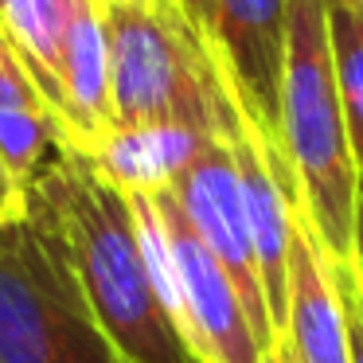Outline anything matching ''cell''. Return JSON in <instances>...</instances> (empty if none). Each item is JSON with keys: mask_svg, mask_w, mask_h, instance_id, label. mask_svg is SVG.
I'll return each mask as SVG.
<instances>
[{"mask_svg": "<svg viewBox=\"0 0 363 363\" xmlns=\"http://www.w3.org/2000/svg\"><path fill=\"white\" fill-rule=\"evenodd\" d=\"M359 4H363V0H359Z\"/></svg>", "mask_w": 363, "mask_h": 363, "instance_id": "603a6c76", "label": "cell"}, {"mask_svg": "<svg viewBox=\"0 0 363 363\" xmlns=\"http://www.w3.org/2000/svg\"><path fill=\"white\" fill-rule=\"evenodd\" d=\"M32 215V188L0 157V227H16Z\"/></svg>", "mask_w": 363, "mask_h": 363, "instance_id": "9a60e30c", "label": "cell"}, {"mask_svg": "<svg viewBox=\"0 0 363 363\" xmlns=\"http://www.w3.org/2000/svg\"><path fill=\"white\" fill-rule=\"evenodd\" d=\"M86 0H0V43L32 79L48 110L59 102V71Z\"/></svg>", "mask_w": 363, "mask_h": 363, "instance_id": "8fae6325", "label": "cell"}, {"mask_svg": "<svg viewBox=\"0 0 363 363\" xmlns=\"http://www.w3.org/2000/svg\"><path fill=\"white\" fill-rule=\"evenodd\" d=\"M180 12L188 16V24L199 32V40L207 43V32H211V12H215V0H176Z\"/></svg>", "mask_w": 363, "mask_h": 363, "instance_id": "2e32d148", "label": "cell"}, {"mask_svg": "<svg viewBox=\"0 0 363 363\" xmlns=\"http://www.w3.org/2000/svg\"><path fill=\"white\" fill-rule=\"evenodd\" d=\"M180 211L188 215L191 230L203 238V246L219 258L227 277L235 281L238 301L250 316L258 340L274 352L277 332L269 320L266 289H262L258 258H254V238H250V219H246V196H242V176L238 160L227 141H215L199 152V160L180 176L172 188Z\"/></svg>", "mask_w": 363, "mask_h": 363, "instance_id": "52a82bcc", "label": "cell"}, {"mask_svg": "<svg viewBox=\"0 0 363 363\" xmlns=\"http://www.w3.org/2000/svg\"><path fill=\"white\" fill-rule=\"evenodd\" d=\"M0 363H121L90 313L51 207L0 227Z\"/></svg>", "mask_w": 363, "mask_h": 363, "instance_id": "277c9868", "label": "cell"}, {"mask_svg": "<svg viewBox=\"0 0 363 363\" xmlns=\"http://www.w3.org/2000/svg\"><path fill=\"white\" fill-rule=\"evenodd\" d=\"M63 149L67 145L55 113L9 55V63L0 67V157L28 188H35L43 172L63 157Z\"/></svg>", "mask_w": 363, "mask_h": 363, "instance_id": "7c38bea8", "label": "cell"}, {"mask_svg": "<svg viewBox=\"0 0 363 363\" xmlns=\"http://www.w3.org/2000/svg\"><path fill=\"white\" fill-rule=\"evenodd\" d=\"M118 125H188L211 141L242 129L207 43L180 9L102 4Z\"/></svg>", "mask_w": 363, "mask_h": 363, "instance_id": "3957f363", "label": "cell"}, {"mask_svg": "<svg viewBox=\"0 0 363 363\" xmlns=\"http://www.w3.org/2000/svg\"><path fill=\"white\" fill-rule=\"evenodd\" d=\"M324 9H328V48L340 110H344L352 160L363 184V4L359 0H324Z\"/></svg>", "mask_w": 363, "mask_h": 363, "instance_id": "4fadbf2b", "label": "cell"}, {"mask_svg": "<svg viewBox=\"0 0 363 363\" xmlns=\"http://www.w3.org/2000/svg\"><path fill=\"white\" fill-rule=\"evenodd\" d=\"M9 63V51H4V43H0V67Z\"/></svg>", "mask_w": 363, "mask_h": 363, "instance_id": "ffe728a7", "label": "cell"}, {"mask_svg": "<svg viewBox=\"0 0 363 363\" xmlns=\"http://www.w3.org/2000/svg\"><path fill=\"white\" fill-rule=\"evenodd\" d=\"M274 363H297V355L289 352V344H285V340H277V344H274Z\"/></svg>", "mask_w": 363, "mask_h": 363, "instance_id": "ac0fdd59", "label": "cell"}, {"mask_svg": "<svg viewBox=\"0 0 363 363\" xmlns=\"http://www.w3.org/2000/svg\"><path fill=\"white\" fill-rule=\"evenodd\" d=\"M297 363H352L347 344V316L336 281V262L324 250L316 227L308 223L297 199L289 246V293H285L281 336Z\"/></svg>", "mask_w": 363, "mask_h": 363, "instance_id": "ba28073f", "label": "cell"}, {"mask_svg": "<svg viewBox=\"0 0 363 363\" xmlns=\"http://www.w3.org/2000/svg\"><path fill=\"white\" fill-rule=\"evenodd\" d=\"M141 4H152V9H180L176 0H141Z\"/></svg>", "mask_w": 363, "mask_h": 363, "instance_id": "d6986e66", "label": "cell"}, {"mask_svg": "<svg viewBox=\"0 0 363 363\" xmlns=\"http://www.w3.org/2000/svg\"><path fill=\"white\" fill-rule=\"evenodd\" d=\"M157 207L168 227V246L180 281V340L196 363H274V352L258 340L235 281L219 266L203 238L191 230L172 191H157Z\"/></svg>", "mask_w": 363, "mask_h": 363, "instance_id": "8992f818", "label": "cell"}, {"mask_svg": "<svg viewBox=\"0 0 363 363\" xmlns=\"http://www.w3.org/2000/svg\"><path fill=\"white\" fill-rule=\"evenodd\" d=\"M344 266H352L355 285L363 293V191H359V211H355V230H352V262H344Z\"/></svg>", "mask_w": 363, "mask_h": 363, "instance_id": "e0dca14e", "label": "cell"}, {"mask_svg": "<svg viewBox=\"0 0 363 363\" xmlns=\"http://www.w3.org/2000/svg\"><path fill=\"white\" fill-rule=\"evenodd\" d=\"M359 191H363V184H359Z\"/></svg>", "mask_w": 363, "mask_h": 363, "instance_id": "7402d4cb", "label": "cell"}, {"mask_svg": "<svg viewBox=\"0 0 363 363\" xmlns=\"http://www.w3.org/2000/svg\"><path fill=\"white\" fill-rule=\"evenodd\" d=\"M55 121L63 145L79 157H90L106 137L118 129L113 113V67H110V35L98 0H86V9L74 20L71 43L59 71V102Z\"/></svg>", "mask_w": 363, "mask_h": 363, "instance_id": "9c48e42d", "label": "cell"}, {"mask_svg": "<svg viewBox=\"0 0 363 363\" xmlns=\"http://www.w3.org/2000/svg\"><path fill=\"white\" fill-rule=\"evenodd\" d=\"M336 281L340 297H344V316H347V344H352V363H363V293L355 285L352 266L336 262Z\"/></svg>", "mask_w": 363, "mask_h": 363, "instance_id": "5bb4252c", "label": "cell"}, {"mask_svg": "<svg viewBox=\"0 0 363 363\" xmlns=\"http://www.w3.org/2000/svg\"><path fill=\"white\" fill-rule=\"evenodd\" d=\"M289 48V0H215L211 51L238 121L277 145L281 129V74Z\"/></svg>", "mask_w": 363, "mask_h": 363, "instance_id": "5b68a950", "label": "cell"}, {"mask_svg": "<svg viewBox=\"0 0 363 363\" xmlns=\"http://www.w3.org/2000/svg\"><path fill=\"white\" fill-rule=\"evenodd\" d=\"M32 191L55 215L82 297L118 359L196 363L149 281L129 199L71 149H63V157L43 172Z\"/></svg>", "mask_w": 363, "mask_h": 363, "instance_id": "6da1fadb", "label": "cell"}, {"mask_svg": "<svg viewBox=\"0 0 363 363\" xmlns=\"http://www.w3.org/2000/svg\"><path fill=\"white\" fill-rule=\"evenodd\" d=\"M277 149L293 172V191L332 262H352L359 211V172L352 160L336 71L328 48L324 0H289V48L281 74Z\"/></svg>", "mask_w": 363, "mask_h": 363, "instance_id": "7a4b0ae2", "label": "cell"}, {"mask_svg": "<svg viewBox=\"0 0 363 363\" xmlns=\"http://www.w3.org/2000/svg\"><path fill=\"white\" fill-rule=\"evenodd\" d=\"M98 4H113V0H98Z\"/></svg>", "mask_w": 363, "mask_h": 363, "instance_id": "44dd1931", "label": "cell"}, {"mask_svg": "<svg viewBox=\"0 0 363 363\" xmlns=\"http://www.w3.org/2000/svg\"><path fill=\"white\" fill-rule=\"evenodd\" d=\"M207 145L215 141L188 125H118L86 160L121 196H157L180 184Z\"/></svg>", "mask_w": 363, "mask_h": 363, "instance_id": "30bf717a", "label": "cell"}]
</instances>
